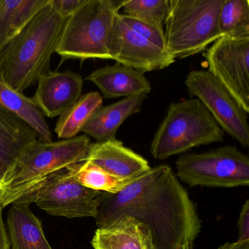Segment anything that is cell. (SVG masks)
I'll return each instance as SVG.
<instances>
[{
	"label": "cell",
	"instance_id": "277c9868",
	"mask_svg": "<svg viewBox=\"0 0 249 249\" xmlns=\"http://www.w3.org/2000/svg\"><path fill=\"white\" fill-rule=\"evenodd\" d=\"M125 0H86L67 18L56 53L68 59H111L109 40Z\"/></svg>",
	"mask_w": 249,
	"mask_h": 249
},
{
	"label": "cell",
	"instance_id": "6da1fadb",
	"mask_svg": "<svg viewBox=\"0 0 249 249\" xmlns=\"http://www.w3.org/2000/svg\"><path fill=\"white\" fill-rule=\"evenodd\" d=\"M97 200V227L130 216L143 223L156 249H180L194 243L202 221L196 205L170 166L150 169L116 194L101 192Z\"/></svg>",
	"mask_w": 249,
	"mask_h": 249
},
{
	"label": "cell",
	"instance_id": "30bf717a",
	"mask_svg": "<svg viewBox=\"0 0 249 249\" xmlns=\"http://www.w3.org/2000/svg\"><path fill=\"white\" fill-rule=\"evenodd\" d=\"M208 71L249 113V36L221 37L204 54Z\"/></svg>",
	"mask_w": 249,
	"mask_h": 249
},
{
	"label": "cell",
	"instance_id": "7a4b0ae2",
	"mask_svg": "<svg viewBox=\"0 0 249 249\" xmlns=\"http://www.w3.org/2000/svg\"><path fill=\"white\" fill-rule=\"evenodd\" d=\"M67 18L49 3L22 32L0 52V78L11 88L23 91L50 71Z\"/></svg>",
	"mask_w": 249,
	"mask_h": 249
},
{
	"label": "cell",
	"instance_id": "9c48e42d",
	"mask_svg": "<svg viewBox=\"0 0 249 249\" xmlns=\"http://www.w3.org/2000/svg\"><path fill=\"white\" fill-rule=\"evenodd\" d=\"M185 84L189 96L203 104L223 131L242 146L249 148L248 113L224 86L209 71L203 70L191 71Z\"/></svg>",
	"mask_w": 249,
	"mask_h": 249
},
{
	"label": "cell",
	"instance_id": "603a6c76",
	"mask_svg": "<svg viewBox=\"0 0 249 249\" xmlns=\"http://www.w3.org/2000/svg\"><path fill=\"white\" fill-rule=\"evenodd\" d=\"M218 28L221 37L249 36V0H224L220 11Z\"/></svg>",
	"mask_w": 249,
	"mask_h": 249
},
{
	"label": "cell",
	"instance_id": "d4e9b609",
	"mask_svg": "<svg viewBox=\"0 0 249 249\" xmlns=\"http://www.w3.org/2000/svg\"><path fill=\"white\" fill-rule=\"evenodd\" d=\"M122 21L135 33L146 39L157 47L166 50V40L164 30L161 26L141 21L124 14H119Z\"/></svg>",
	"mask_w": 249,
	"mask_h": 249
},
{
	"label": "cell",
	"instance_id": "1f68e13d",
	"mask_svg": "<svg viewBox=\"0 0 249 249\" xmlns=\"http://www.w3.org/2000/svg\"></svg>",
	"mask_w": 249,
	"mask_h": 249
},
{
	"label": "cell",
	"instance_id": "ac0fdd59",
	"mask_svg": "<svg viewBox=\"0 0 249 249\" xmlns=\"http://www.w3.org/2000/svg\"><path fill=\"white\" fill-rule=\"evenodd\" d=\"M37 140V133L30 126L0 106V170L5 176L22 151Z\"/></svg>",
	"mask_w": 249,
	"mask_h": 249
},
{
	"label": "cell",
	"instance_id": "4316f807",
	"mask_svg": "<svg viewBox=\"0 0 249 249\" xmlns=\"http://www.w3.org/2000/svg\"><path fill=\"white\" fill-rule=\"evenodd\" d=\"M238 241H249V201L246 202L242 206L239 215L238 222Z\"/></svg>",
	"mask_w": 249,
	"mask_h": 249
},
{
	"label": "cell",
	"instance_id": "2e32d148",
	"mask_svg": "<svg viewBox=\"0 0 249 249\" xmlns=\"http://www.w3.org/2000/svg\"><path fill=\"white\" fill-rule=\"evenodd\" d=\"M147 95L126 97L113 104L102 106L88 121L81 132L97 142L116 138L122 124L132 115L141 111Z\"/></svg>",
	"mask_w": 249,
	"mask_h": 249
},
{
	"label": "cell",
	"instance_id": "8992f818",
	"mask_svg": "<svg viewBox=\"0 0 249 249\" xmlns=\"http://www.w3.org/2000/svg\"><path fill=\"white\" fill-rule=\"evenodd\" d=\"M224 0H170L165 21L166 50L175 59L205 52L221 37L218 28Z\"/></svg>",
	"mask_w": 249,
	"mask_h": 249
},
{
	"label": "cell",
	"instance_id": "7402d4cb",
	"mask_svg": "<svg viewBox=\"0 0 249 249\" xmlns=\"http://www.w3.org/2000/svg\"><path fill=\"white\" fill-rule=\"evenodd\" d=\"M66 170L82 186L93 190L110 194L121 192L136 179L128 180L115 177L88 161L73 164Z\"/></svg>",
	"mask_w": 249,
	"mask_h": 249
},
{
	"label": "cell",
	"instance_id": "d6986e66",
	"mask_svg": "<svg viewBox=\"0 0 249 249\" xmlns=\"http://www.w3.org/2000/svg\"><path fill=\"white\" fill-rule=\"evenodd\" d=\"M0 106L30 126L38 136V140L52 142V132L43 112L33 97H27L7 85L0 78Z\"/></svg>",
	"mask_w": 249,
	"mask_h": 249
},
{
	"label": "cell",
	"instance_id": "e0dca14e",
	"mask_svg": "<svg viewBox=\"0 0 249 249\" xmlns=\"http://www.w3.org/2000/svg\"><path fill=\"white\" fill-rule=\"evenodd\" d=\"M30 203L17 202L8 211V223L12 249H53L46 240L41 221Z\"/></svg>",
	"mask_w": 249,
	"mask_h": 249
},
{
	"label": "cell",
	"instance_id": "83f0119b",
	"mask_svg": "<svg viewBox=\"0 0 249 249\" xmlns=\"http://www.w3.org/2000/svg\"><path fill=\"white\" fill-rule=\"evenodd\" d=\"M2 208L0 204V249H11L10 238L7 234L6 229L2 218Z\"/></svg>",
	"mask_w": 249,
	"mask_h": 249
},
{
	"label": "cell",
	"instance_id": "f1b7e54d",
	"mask_svg": "<svg viewBox=\"0 0 249 249\" xmlns=\"http://www.w3.org/2000/svg\"><path fill=\"white\" fill-rule=\"evenodd\" d=\"M217 249H249V241H237L226 243Z\"/></svg>",
	"mask_w": 249,
	"mask_h": 249
},
{
	"label": "cell",
	"instance_id": "5b68a950",
	"mask_svg": "<svg viewBox=\"0 0 249 249\" xmlns=\"http://www.w3.org/2000/svg\"><path fill=\"white\" fill-rule=\"evenodd\" d=\"M224 132L196 98L172 103L151 145V155L164 160L195 147L223 142Z\"/></svg>",
	"mask_w": 249,
	"mask_h": 249
},
{
	"label": "cell",
	"instance_id": "4dcf8cb0",
	"mask_svg": "<svg viewBox=\"0 0 249 249\" xmlns=\"http://www.w3.org/2000/svg\"><path fill=\"white\" fill-rule=\"evenodd\" d=\"M4 178H5V174L2 173V170H0V188L2 186V182H3Z\"/></svg>",
	"mask_w": 249,
	"mask_h": 249
},
{
	"label": "cell",
	"instance_id": "7c38bea8",
	"mask_svg": "<svg viewBox=\"0 0 249 249\" xmlns=\"http://www.w3.org/2000/svg\"><path fill=\"white\" fill-rule=\"evenodd\" d=\"M84 79L72 71H48L37 81L33 97L45 116H60L82 95Z\"/></svg>",
	"mask_w": 249,
	"mask_h": 249
},
{
	"label": "cell",
	"instance_id": "ba28073f",
	"mask_svg": "<svg viewBox=\"0 0 249 249\" xmlns=\"http://www.w3.org/2000/svg\"><path fill=\"white\" fill-rule=\"evenodd\" d=\"M100 194L101 192L82 186L65 169L50 175L17 202H35L40 209L56 216L95 218Z\"/></svg>",
	"mask_w": 249,
	"mask_h": 249
},
{
	"label": "cell",
	"instance_id": "ffe728a7",
	"mask_svg": "<svg viewBox=\"0 0 249 249\" xmlns=\"http://www.w3.org/2000/svg\"><path fill=\"white\" fill-rule=\"evenodd\" d=\"M48 3L49 0H0V52Z\"/></svg>",
	"mask_w": 249,
	"mask_h": 249
},
{
	"label": "cell",
	"instance_id": "484cf974",
	"mask_svg": "<svg viewBox=\"0 0 249 249\" xmlns=\"http://www.w3.org/2000/svg\"><path fill=\"white\" fill-rule=\"evenodd\" d=\"M86 0H50V4L59 16L63 18H68Z\"/></svg>",
	"mask_w": 249,
	"mask_h": 249
},
{
	"label": "cell",
	"instance_id": "f546056e",
	"mask_svg": "<svg viewBox=\"0 0 249 249\" xmlns=\"http://www.w3.org/2000/svg\"><path fill=\"white\" fill-rule=\"evenodd\" d=\"M193 244L194 243L189 242V243H186V244L183 245L180 249H194Z\"/></svg>",
	"mask_w": 249,
	"mask_h": 249
},
{
	"label": "cell",
	"instance_id": "8fae6325",
	"mask_svg": "<svg viewBox=\"0 0 249 249\" xmlns=\"http://www.w3.org/2000/svg\"><path fill=\"white\" fill-rule=\"evenodd\" d=\"M116 15L109 40L111 60L145 72L168 68L176 59L135 33Z\"/></svg>",
	"mask_w": 249,
	"mask_h": 249
},
{
	"label": "cell",
	"instance_id": "cb8c5ba5",
	"mask_svg": "<svg viewBox=\"0 0 249 249\" xmlns=\"http://www.w3.org/2000/svg\"><path fill=\"white\" fill-rule=\"evenodd\" d=\"M124 15L157 25L163 26L170 10V0H125Z\"/></svg>",
	"mask_w": 249,
	"mask_h": 249
},
{
	"label": "cell",
	"instance_id": "4fadbf2b",
	"mask_svg": "<svg viewBox=\"0 0 249 249\" xmlns=\"http://www.w3.org/2000/svg\"><path fill=\"white\" fill-rule=\"evenodd\" d=\"M85 161L115 177L128 180H134L151 168L145 159L116 138L91 144Z\"/></svg>",
	"mask_w": 249,
	"mask_h": 249
},
{
	"label": "cell",
	"instance_id": "5bb4252c",
	"mask_svg": "<svg viewBox=\"0 0 249 249\" xmlns=\"http://www.w3.org/2000/svg\"><path fill=\"white\" fill-rule=\"evenodd\" d=\"M91 245L94 249H156L148 227L126 215L97 228Z\"/></svg>",
	"mask_w": 249,
	"mask_h": 249
},
{
	"label": "cell",
	"instance_id": "52a82bcc",
	"mask_svg": "<svg viewBox=\"0 0 249 249\" xmlns=\"http://www.w3.org/2000/svg\"><path fill=\"white\" fill-rule=\"evenodd\" d=\"M177 177L189 186L234 188L249 185V159L231 145L185 154L176 162Z\"/></svg>",
	"mask_w": 249,
	"mask_h": 249
},
{
	"label": "cell",
	"instance_id": "3957f363",
	"mask_svg": "<svg viewBox=\"0 0 249 249\" xmlns=\"http://www.w3.org/2000/svg\"><path fill=\"white\" fill-rule=\"evenodd\" d=\"M91 144L86 135L56 142L37 140L30 143L4 178L0 188L2 208L34 190L50 175L85 161Z\"/></svg>",
	"mask_w": 249,
	"mask_h": 249
},
{
	"label": "cell",
	"instance_id": "9a60e30c",
	"mask_svg": "<svg viewBox=\"0 0 249 249\" xmlns=\"http://www.w3.org/2000/svg\"><path fill=\"white\" fill-rule=\"evenodd\" d=\"M86 79L95 84L106 99L147 95L151 91V83L143 72L119 63L99 68Z\"/></svg>",
	"mask_w": 249,
	"mask_h": 249
},
{
	"label": "cell",
	"instance_id": "44dd1931",
	"mask_svg": "<svg viewBox=\"0 0 249 249\" xmlns=\"http://www.w3.org/2000/svg\"><path fill=\"white\" fill-rule=\"evenodd\" d=\"M103 97L98 91L83 94L58 119L55 133L59 139H70L81 132L92 115L102 107Z\"/></svg>",
	"mask_w": 249,
	"mask_h": 249
}]
</instances>
